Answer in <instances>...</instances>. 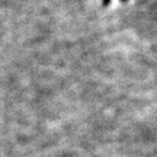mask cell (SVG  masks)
Masks as SVG:
<instances>
[{"instance_id":"2","label":"cell","mask_w":157,"mask_h":157,"mask_svg":"<svg viewBox=\"0 0 157 157\" xmlns=\"http://www.w3.org/2000/svg\"><path fill=\"white\" fill-rule=\"evenodd\" d=\"M120 1H121V2H127L128 0H120Z\"/></svg>"},{"instance_id":"1","label":"cell","mask_w":157,"mask_h":157,"mask_svg":"<svg viewBox=\"0 0 157 157\" xmlns=\"http://www.w3.org/2000/svg\"><path fill=\"white\" fill-rule=\"evenodd\" d=\"M110 1H111V0H103V6H104V7H107V6H109Z\"/></svg>"}]
</instances>
